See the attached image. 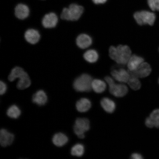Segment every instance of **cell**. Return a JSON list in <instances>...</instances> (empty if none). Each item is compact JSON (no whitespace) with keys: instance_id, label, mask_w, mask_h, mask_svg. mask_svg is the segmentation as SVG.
Masks as SVG:
<instances>
[{"instance_id":"1","label":"cell","mask_w":159,"mask_h":159,"mask_svg":"<svg viewBox=\"0 0 159 159\" xmlns=\"http://www.w3.org/2000/svg\"><path fill=\"white\" fill-rule=\"evenodd\" d=\"M132 54L131 49L128 46L119 45L118 47L111 46L109 49L111 58L119 65L127 64Z\"/></svg>"},{"instance_id":"2","label":"cell","mask_w":159,"mask_h":159,"mask_svg":"<svg viewBox=\"0 0 159 159\" xmlns=\"http://www.w3.org/2000/svg\"><path fill=\"white\" fill-rule=\"evenodd\" d=\"M84 11L82 6L72 4L69 8H65L61 14V18L69 21H76L79 19Z\"/></svg>"},{"instance_id":"3","label":"cell","mask_w":159,"mask_h":159,"mask_svg":"<svg viewBox=\"0 0 159 159\" xmlns=\"http://www.w3.org/2000/svg\"><path fill=\"white\" fill-rule=\"evenodd\" d=\"M93 81L92 77L90 75L83 74L75 80L73 83V87L78 92H89L92 89Z\"/></svg>"},{"instance_id":"4","label":"cell","mask_w":159,"mask_h":159,"mask_svg":"<svg viewBox=\"0 0 159 159\" xmlns=\"http://www.w3.org/2000/svg\"><path fill=\"white\" fill-rule=\"evenodd\" d=\"M105 81L109 86V91L111 94L117 97H122L126 95L128 91V87L123 84H116L111 77H105Z\"/></svg>"},{"instance_id":"5","label":"cell","mask_w":159,"mask_h":159,"mask_svg":"<svg viewBox=\"0 0 159 159\" xmlns=\"http://www.w3.org/2000/svg\"><path fill=\"white\" fill-rule=\"evenodd\" d=\"M134 17L136 22L141 25H152L156 19V16L154 13L146 11L137 12L134 14Z\"/></svg>"},{"instance_id":"6","label":"cell","mask_w":159,"mask_h":159,"mask_svg":"<svg viewBox=\"0 0 159 159\" xmlns=\"http://www.w3.org/2000/svg\"><path fill=\"white\" fill-rule=\"evenodd\" d=\"M90 128V123L88 119L85 118H77L74 126L75 134L80 139L85 138L84 133Z\"/></svg>"},{"instance_id":"7","label":"cell","mask_w":159,"mask_h":159,"mask_svg":"<svg viewBox=\"0 0 159 159\" xmlns=\"http://www.w3.org/2000/svg\"><path fill=\"white\" fill-rule=\"evenodd\" d=\"M129 71L130 75H134L138 78H144L150 75L152 68L148 63L143 62L135 70Z\"/></svg>"},{"instance_id":"8","label":"cell","mask_w":159,"mask_h":159,"mask_svg":"<svg viewBox=\"0 0 159 159\" xmlns=\"http://www.w3.org/2000/svg\"><path fill=\"white\" fill-rule=\"evenodd\" d=\"M111 75L113 78L121 83H128L130 77L129 71L123 68L113 70Z\"/></svg>"},{"instance_id":"9","label":"cell","mask_w":159,"mask_h":159,"mask_svg":"<svg viewBox=\"0 0 159 159\" xmlns=\"http://www.w3.org/2000/svg\"><path fill=\"white\" fill-rule=\"evenodd\" d=\"M15 136L5 129H2L0 131V143L5 148L10 146L14 140Z\"/></svg>"},{"instance_id":"10","label":"cell","mask_w":159,"mask_h":159,"mask_svg":"<svg viewBox=\"0 0 159 159\" xmlns=\"http://www.w3.org/2000/svg\"><path fill=\"white\" fill-rule=\"evenodd\" d=\"M58 22V17L55 13H50L46 15L42 20V24L46 28H52Z\"/></svg>"},{"instance_id":"11","label":"cell","mask_w":159,"mask_h":159,"mask_svg":"<svg viewBox=\"0 0 159 159\" xmlns=\"http://www.w3.org/2000/svg\"><path fill=\"white\" fill-rule=\"evenodd\" d=\"M92 39L88 35L81 34L76 39L77 45L80 48L84 49L87 48L92 44Z\"/></svg>"},{"instance_id":"12","label":"cell","mask_w":159,"mask_h":159,"mask_svg":"<svg viewBox=\"0 0 159 159\" xmlns=\"http://www.w3.org/2000/svg\"><path fill=\"white\" fill-rule=\"evenodd\" d=\"M144 61V59L142 57L136 55L131 56L127 63L129 71L135 70Z\"/></svg>"},{"instance_id":"13","label":"cell","mask_w":159,"mask_h":159,"mask_svg":"<svg viewBox=\"0 0 159 159\" xmlns=\"http://www.w3.org/2000/svg\"><path fill=\"white\" fill-rule=\"evenodd\" d=\"M25 36L28 42L32 44L38 42L40 38V35L39 31L33 29L27 30L25 32Z\"/></svg>"},{"instance_id":"14","label":"cell","mask_w":159,"mask_h":159,"mask_svg":"<svg viewBox=\"0 0 159 159\" xmlns=\"http://www.w3.org/2000/svg\"><path fill=\"white\" fill-rule=\"evenodd\" d=\"M29 7L23 4H19L15 8V15L20 19L23 20L27 18L29 15Z\"/></svg>"},{"instance_id":"15","label":"cell","mask_w":159,"mask_h":159,"mask_svg":"<svg viewBox=\"0 0 159 159\" xmlns=\"http://www.w3.org/2000/svg\"><path fill=\"white\" fill-rule=\"evenodd\" d=\"M32 101L39 106L44 105L47 102L48 97L45 91L40 90L37 91L33 96Z\"/></svg>"},{"instance_id":"16","label":"cell","mask_w":159,"mask_h":159,"mask_svg":"<svg viewBox=\"0 0 159 159\" xmlns=\"http://www.w3.org/2000/svg\"><path fill=\"white\" fill-rule=\"evenodd\" d=\"M91 107L90 100L86 98H82L76 103V108L77 110L80 112H85L88 111Z\"/></svg>"},{"instance_id":"17","label":"cell","mask_w":159,"mask_h":159,"mask_svg":"<svg viewBox=\"0 0 159 159\" xmlns=\"http://www.w3.org/2000/svg\"><path fill=\"white\" fill-rule=\"evenodd\" d=\"M52 141L55 146L61 147L67 143L68 142V138L63 133H59L53 136Z\"/></svg>"},{"instance_id":"18","label":"cell","mask_w":159,"mask_h":159,"mask_svg":"<svg viewBox=\"0 0 159 159\" xmlns=\"http://www.w3.org/2000/svg\"><path fill=\"white\" fill-rule=\"evenodd\" d=\"M101 105L106 112L112 113L116 108V105L114 101L108 98H104L101 101Z\"/></svg>"},{"instance_id":"19","label":"cell","mask_w":159,"mask_h":159,"mask_svg":"<svg viewBox=\"0 0 159 159\" xmlns=\"http://www.w3.org/2000/svg\"><path fill=\"white\" fill-rule=\"evenodd\" d=\"M19 80L17 84V89H24L28 88L31 84V81L28 75L25 72L19 78Z\"/></svg>"},{"instance_id":"20","label":"cell","mask_w":159,"mask_h":159,"mask_svg":"<svg viewBox=\"0 0 159 159\" xmlns=\"http://www.w3.org/2000/svg\"><path fill=\"white\" fill-rule=\"evenodd\" d=\"M92 88L95 93H102L104 92L106 89V83L101 80H94L92 83Z\"/></svg>"},{"instance_id":"21","label":"cell","mask_w":159,"mask_h":159,"mask_svg":"<svg viewBox=\"0 0 159 159\" xmlns=\"http://www.w3.org/2000/svg\"><path fill=\"white\" fill-rule=\"evenodd\" d=\"M83 57L85 60L88 62L94 63L98 60L99 55L96 51L94 49H90L84 53Z\"/></svg>"},{"instance_id":"22","label":"cell","mask_w":159,"mask_h":159,"mask_svg":"<svg viewBox=\"0 0 159 159\" xmlns=\"http://www.w3.org/2000/svg\"><path fill=\"white\" fill-rule=\"evenodd\" d=\"M21 114L20 109L15 105H11L7 111V116L11 118L17 119L20 116Z\"/></svg>"},{"instance_id":"23","label":"cell","mask_w":159,"mask_h":159,"mask_svg":"<svg viewBox=\"0 0 159 159\" xmlns=\"http://www.w3.org/2000/svg\"><path fill=\"white\" fill-rule=\"evenodd\" d=\"M25 72L23 69L21 67H16L12 70L8 77L9 80L12 82L17 78H19Z\"/></svg>"},{"instance_id":"24","label":"cell","mask_w":159,"mask_h":159,"mask_svg":"<svg viewBox=\"0 0 159 159\" xmlns=\"http://www.w3.org/2000/svg\"><path fill=\"white\" fill-rule=\"evenodd\" d=\"M138 77L130 75L128 83L130 88L134 90H138L141 88V84Z\"/></svg>"},{"instance_id":"25","label":"cell","mask_w":159,"mask_h":159,"mask_svg":"<svg viewBox=\"0 0 159 159\" xmlns=\"http://www.w3.org/2000/svg\"><path fill=\"white\" fill-rule=\"evenodd\" d=\"M84 152V147L81 144H77L75 145L71 149V154L73 156L80 157Z\"/></svg>"},{"instance_id":"26","label":"cell","mask_w":159,"mask_h":159,"mask_svg":"<svg viewBox=\"0 0 159 159\" xmlns=\"http://www.w3.org/2000/svg\"><path fill=\"white\" fill-rule=\"evenodd\" d=\"M149 117L154 127L159 128V109H155L153 111Z\"/></svg>"},{"instance_id":"27","label":"cell","mask_w":159,"mask_h":159,"mask_svg":"<svg viewBox=\"0 0 159 159\" xmlns=\"http://www.w3.org/2000/svg\"><path fill=\"white\" fill-rule=\"evenodd\" d=\"M149 7L152 11H159V0H148Z\"/></svg>"},{"instance_id":"28","label":"cell","mask_w":159,"mask_h":159,"mask_svg":"<svg viewBox=\"0 0 159 159\" xmlns=\"http://www.w3.org/2000/svg\"><path fill=\"white\" fill-rule=\"evenodd\" d=\"M7 90V85L4 82L1 81V82H0V94L1 95L4 94Z\"/></svg>"},{"instance_id":"29","label":"cell","mask_w":159,"mask_h":159,"mask_svg":"<svg viewBox=\"0 0 159 159\" xmlns=\"http://www.w3.org/2000/svg\"><path fill=\"white\" fill-rule=\"evenodd\" d=\"M145 124L147 127L149 128H151L154 127L152 121L149 117L146 118V121H145Z\"/></svg>"},{"instance_id":"30","label":"cell","mask_w":159,"mask_h":159,"mask_svg":"<svg viewBox=\"0 0 159 159\" xmlns=\"http://www.w3.org/2000/svg\"><path fill=\"white\" fill-rule=\"evenodd\" d=\"M131 158L134 159H142L143 157L142 155L140 154L137 153H135L133 154L131 156Z\"/></svg>"},{"instance_id":"31","label":"cell","mask_w":159,"mask_h":159,"mask_svg":"<svg viewBox=\"0 0 159 159\" xmlns=\"http://www.w3.org/2000/svg\"><path fill=\"white\" fill-rule=\"evenodd\" d=\"M93 2L96 4H100L106 2L107 0H92Z\"/></svg>"},{"instance_id":"32","label":"cell","mask_w":159,"mask_h":159,"mask_svg":"<svg viewBox=\"0 0 159 159\" xmlns=\"http://www.w3.org/2000/svg\"></svg>"}]
</instances>
